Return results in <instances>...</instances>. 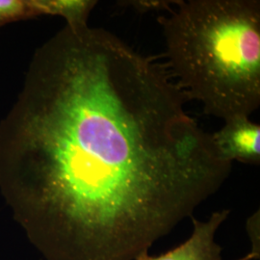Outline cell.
Here are the masks:
<instances>
[{
  "label": "cell",
  "mask_w": 260,
  "mask_h": 260,
  "mask_svg": "<svg viewBox=\"0 0 260 260\" xmlns=\"http://www.w3.org/2000/svg\"><path fill=\"white\" fill-rule=\"evenodd\" d=\"M229 215V210H222L214 212L207 221L193 219V232L184 243L159 256L147 254L137 260H222L215 234ZM257 255L258 252L252 251L238 260L254 259Z\"/></svg>",
  "instance_id": "277c9868"
},
{
  "label": "cell",
  "mask_w": 260,
  "mask_h": 260,
  "mask_svg": "<svg viewBox=\"0 0 260 260\" xmlns=\"http://www.w3.org/2000/svg\"><path fill=\"white\" fill-rule=\"evenodd\" d=\"M176 1H163V0H134V1H122L120 5L129 6L140 13L150 12V11H162L169 9L171 4Z\"/></svg>",
  "instance_id": "52a82bcc"
},
{
  "label": "cell",
  "mask_w": 260,
  "mask_h": 260,
  "mask_svg": "<svg viewBox=\"0 0 260 260\" xmlns=\"http://www.w3.org/2000/svg\"><path fill=\"white\" fill-rule=\"evenodd\" d=\"M39 16H59L70 27L88 25L92 10L98 4L93 0H34Z\"/></svg>",
  "instance_id": "5b68a950"
},
{
  "label": "cell",
  "mask_w": 260,
  "mask_h": 260,
  "mask_svg": "<svg viewBox=\"0 0 260 260\" xmlns=\"http://www.w3.org/2000/svg\"><path fill=\"white\" fill-rule=\"evenodd\" d=\"M158 18L171 73L188 99L228 121L260 105L259 0H187Z\"/></svg>",
  "instance_id": "7a4b0ae2"
},
{
  "label": "cell",
  "mask_w": 260,
  "mask_h": 260,
  "mask_svg": "<svg viewBox=\"0 0 260 260\" xmlns=\"http://www.w3.org/2000/svg\"><path fill=\"white\" fill-rule=\"evenodd\" d=\"M211 135L214 147L223 160L259 164L260 125L251 121L250 117L232 118Z\"/></svg>",
  "instance_id": "3957f363"
},
{
  "label": "cell",
  "mask_w": 260,
  "mask_h": 260,
  "mask_svg": "<svg viewBox=\"0 0 260 260\" xmlns=\"http://www.w3.org/2000/svg\"><path fill=\"white\" fill-rule=\"evenodd\" d=\"M164 67L103 28L34 53L0 121V185L58 260H137L230 176Z\"/></svg>",
  "instance_id": "6da1fadb"
},
{
  "label": "cell",
  "mask_w": 260,
  "mask_h": 260,
  "mask_svg": "<svg viewBox=\"0 0 260 260\" xmlns=\"http://www.w3.org/2000/svg\"><path fill=\"white\" fill-rule=\"evenodd\" d=\"M36 17L39 13L33 0H0V27Z\"/></svg>",
  "instance_id": "8992f818"
}]
</instances>
